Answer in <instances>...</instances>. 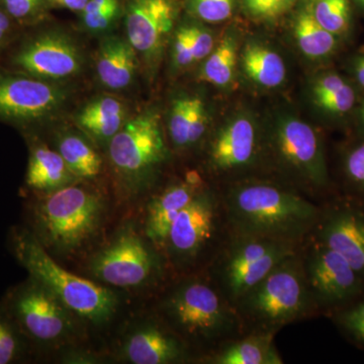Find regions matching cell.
<instances>
[{"label":"cell","mask_w":364,"mask_h":364,"mask_svg":"<svg viewBox=\"0 0 364 364\" xmlns=\"http://www.w3.org/2000/svg\"><path fill=\"white\" fill-rule=\"evenodd\" d=\"M228 233L301 244L312 234L322 205L293 186L241 179L221 193Z\"/></svg>","instance_id":"6da1fadb"},{"label":"cell","mask_w":364,"mask_h":364,"mask_svg":"<svg viewBox=\"0 0 364 364\" xmlns=\"http://www.w3.org/2000/svg\"><path fill=\"white\" fill-rule=\"evenodd\" d=\"M26 208L28 228L48 252L70 255L95 239L105 218L104 198L83 186L33 195Z\"/></svg>","instance_id":"7a4b0ae2"},{"label":"cell","mask_w":364,"mask_h":364,"mask_svg":"<svg viewBox=\"0 0 364 364\" xmlns=\"http://www.w3.org/2000/svg\"><path fill=\"white\" fill-rule=\"evenodd\" d=\"M160 311L189 348L193 345L212 352L244 334L236 309L210 277L182 280L162 299Z\"/></svg>","instance_id":"3957f363"},{"label":"cell","mask_w":364,"mask_h":364,"mask_svg":"<svg viewBox=\"0 0 364 364\" xmlns=\"http://www.w3.org/2000/svg\"><path fill=\"white\" fill-rule=\"evenodd\" d=\"M9 246L30 277L51 291L73 315L102 325L116 314L119 301L112 289L64 269L28 228L14 227Z\"/></svg>","instance_id":"277c9868"},{"label":"cell","mask_w":364,"mask_h":364,"mask_svg":"<svg viewBox=\"0 0 364 364\" xmlns=\"http://www.w3.org/2000/svg\"><path fill=\"white\" fill-rule=\"evenodd\" d=\"M244 333L277 335L282 328L317 315L299 250L273 268L235 305Z\"/></svg>","instance_id":"5b68a950"},{"label":"cell","mask_w":364,"mask_h":364,"mask_svg":"<svg viewBox=\"0 0 364 364\" xmlns=\"http://www.w3.org/2000/svg\"><path fill=\"white\" fill-rule=\"evenodd\" d=\"M301 244L228 233L213 259L210 279L235 306L273 268L298 252Z\"/></svg>","instance_id":"8992f818"},{"label":"cell","mask_w":364,"mask_h":364,"mask_svg":"<svg viewBox=\"0 0 364 364\" xmlns=\"http://www.w3.org/2000/svg\"><path fill=\"white\" fill-rule=\"evenodd\" d=\"M227 236L221 195L203 188L172 223L163 249L176 267L188 268L208 251L217 254Z\"/></svg>","instance_id":"52a82bcc"},{"label":"cell","mask_w":364,"mask_h":364,"mask_svg":"<svg viewBox=\"0 0 364 364\" xmlns=\"http://www.w3.org/2000/svg\"><path fill=\"white\" fill-rule=\"evenodd\" d=\"M77 43L60 31L23 28L0 57V65L31 77L57 82L78 75L83 68Z\"/></svg>","instance_id":"ba28073f"},{"label":"cell","mask_w":364,"mask_h":364,"mask_svg":"<svg viewBox=\"0 0 364 364\" xmlns=\"http://www.w3.org/2000/svg\"><path fill=\"white\" fill-rule=\"evenodd\" d=\"M268 150L280 170L293 177L299 191L309 198L329 186L324 148L310 124L294 117L279 119Z\"/></svg>","instance_id":"9c48e42d"},{"label":"cell","mask_w":364,"mask_h":364,"mask_svg":"<svg viewBox=\"0 0 364 364\" xmlns=\"http://www.w3.org/2000/svg\"><path fill=\"white\" fill-rule=\"evenodd\" d=\"M306 286L318 313H335L363 298L364 279L340 254L309 236L299 248Z\"/></svg>","instance_id":"30bf717a"},{"label":"cell","mask_w":364,"mask_h":364,"mask_svg":"<svg viewBox=\"0 0 364 364\" xmlns=\"http://www.w3.org/2000/svg\"><path fill=\"white\" fill-rule=\"evenodd\" d=\"M67 102V91L55 82L31 77L0 65V122L33 135L56 116Z\"/></svg>","instance_id":"8fae6325"},{"label":"cell","mask_w":364,"mask_h":364,"mask_svg":"<svg viewBox=\"0 0 364 364\" xmlns=\"http://www.w3.org/2000/svg\"><path fill=\"white\" fill-rule=\"evenodd\" d=\"M88 270L107 286L132 289L145 286L159 275L162 262L149 239L126 228L93 255Z\"/></svg>","instance_id":"7c38bea8"},{"label":"cell","mask_w":364,"mask_h":364,"mask_svg":"<svg viewBox=\"0 0 364 364\" xmlns=\"http://www.w3.org/2000/svg\"><path fill=\"white\" fill-rule=\"evenodd\" d=\"M2 304L30 346L54 344L65 338L73 327L70 311L32 277L13 287Z\"/></svg>","instance_id":"4fadbf2b"},{"label":"cell","mask_w":364,"mask_h":364,"mask_svg":"<svg viewBox=\"0 0 364 364\" xmlns=\"http://www.w3.org/2000/svg\"><path fill=\"white\" fill-rule=\"evenodd\" d=\"M107 147L112 165L124 181H144L166 157L159 114L146 112L129 119Z\"/></svg>","instance_id":"5bb4252c"},{"label":"cell","mask_w":364,"mask_h":364,"mask_svg":"<svg viewBox=\"0 0 364 364\" xmlns=\"http://www.w3.org/2000/svg\"><path fill=\"white\" fill-rule=\"evenodd\" d=\"M352 203L322 205L311 236L350 263L364 279V210Z\"/></svg>","instance_id":"9a60e30c"},{"label":"cell","mask_w":364,"mask_h":364,"mask_svg":"<svg viewBox=\"0 0 364 364\" xmlns=\"http://www.w3.org/2000/svg\"><path fill=\"white\" fill-rule=\"evenodd\" d=\"M173 0H127V39L143 58L152 60L162 49L176 21Z\"/></svg>","instance_id":"2e32d148"},{"label":"cell","mask_w":364,"mask_h":364,"mask_svg":"<svg viewBox=\"0 0 364 364\" xmlns=\"http://www.w3.org/2000/svg\"><path fill=\"white\" fill-rule=\"evenodd\" d=\"M260 148L255 124L246 117H238L218 132L208 144V165L218 176H234L256 164Z\"/></svg>","instance_id":"e0dca14e"},{"label":"cell","mask_w":364,"mask_h":364,"mask_svg":"<svg viewBox=\"0 0 364 364\" xmlns=\"http://www.w3.org/2000/svg\"><path fill=\"white\" fill-rule=\"evenodd\" d=\"M167 328L157 324L139 327L124 341V358L134 364H171L188 361L191 348L178 335Z\"/></svg>","instance_id":"ac0fdd59"},{"label":"cell","mask_w":364,"mask_h":364,"mask_svg":"<svg viewBox=\"0 0 364 364\" xmlns=\"http://www.w3.org/2000/svg\"><path fill=\"white\" fill-rule=\"evenodd\" d=\"M203 188L200 179L188 178L170 184L151 200L146 215L145 234L155 247L164 248L172 223Z\"/></svg>","instance_id":"d6986e66"},{"label":"cell","mask_w":364,"mask_h":364,"mask_svg":"<svg viewBox=\"0 0 364 364\" xmlns=\"http://www.w3.org/2000/svg\"><path fill=\"white\" fill-rule=\"evenodd\" d=\"M28 167L25 188L32 195H45L75 183L77 177L71 171L58 151L51 149L35 136H28Z\"/></svg>","instance_id":"ffe728a7"},{"label":"cell","mask_w":364,"mask_h":364,"mask_svg":"<svg viewBox=\"0 0 364 364\" xmlns=\"http://www.w3.org/2000/svg\"><path fill=\"white\" fill-rule=\"evenodd\" d=\"M274 338L272 333H244L210 352L203 360L210 364H282Z\"/></svg>","instance_id":"44dd1931"},{"label":"cell","mask_w":364,"mask_h":364,"mask_svg":"<svg viewBox=\"0 0 364 364\" xmlns=\"http://www.w3.org/2000/svg\"><path fill=\"white\" fill-rule=\"evenodd\" d=\"M138 69V54L128 39L111 36L100 43L97 57V77L112 90L129 87Z\"/></svg>","instance_id":"7402d4cb"},{"label":"cell","mask_w":364,"mask_h":364,"mask_svg":"<svg viewBox=\"0 0 364 364\" xmlns=\"http://www.w3.org/2000/svg\"><path fill=\"white\" fill-rule=\"evenodd\" d=\"M74 122L87 138L109 145L127 122L126 107L117 97L102 95L83 105Z\"/></svg>","instance_id":"603a6c76"},{"label":"cell","mask_w":364,"mask_h":364,"mask_svg":"<svg viewBox=\"0 0 364 364\" xmlns=\"http://www.w3.org/2000/svg\"><path fill=\"white\" fill-rule=\"evenodd\" d=\"M57 151L78 179H92L100 176L102 157L85 136L77 133L60 136Z\"/></svg>","instance_id":"cb8c5ba5"},{"label":"cell","mask_w":364,"mask_h":364,"mask_svg":"<svg viewBox=\"0 0 364 364\" xmlns=\"http://www.w3.org/2000/svg\"><path fill=\"white\" fill-rule=\"evenodd\" d=\"M242 64L248 77L264 87H277L286 78V66L282 57L265 46H246L242 54Z\"/></svg>","instance_id":"d4e9b609"},{"label":"cell","mask_w":364,"mask_h":364,"mask_svg":"<svg viewBox=\"0 0 364 364\" xmlns=\"http://www.w3.org/2000/svg\"><path fill=\"white\" fill-rule=\"evenodd\" d=\"M294 37L299 49L310 58H322L334 51L336 36L328 32L314 18L312 11L299 14L294 23Z\"/></svg>","instance_id":"484cf974"},{"label":"cell","mask_w":364,"mask_h":364,"mask_svg":"<svg viewBox=\"0 0 364 364\" xmlns=\"http://www.w3.org/2000/svg\"><path fill=\"white\" fill-rule=\"evenodd\" d=\"M236 60V41L231 36H225L221 44L205 61L200 78L215 86L229 85L233 78Z\"/></svg>","instance_id":"4316f807"},{"label":"cell","mask_w":364,"mask_h":364,"mask_svg":"<svg viewBox=\"0 0 364 364\" xmlns=\"http://www.w3.org/2000/svg\"><path fill=\"white\" fill-rule=\"evenodd\" d=\"M30 347L25 335L0 301V364L23 360L28 355Z\"/></svg>","instance_id":"83f0119b"},{"label":"cell","mask_w":364,"mask_h":364,"mask_svg":"<svg viewBox=\"0 0 364 364\" xmlns=\"http://www.w3.org/2000/svg\"><path fill=\"white\" fill-rule=\"evenodd\" d=\"M312 14L316 21L333 35H343L350 26L349 0H316Z\"/></svg>","instance_id":"f1b7e54d"},{"label":"cell","mask_w":364,"mask_h":364,"mask_svg":"<svg viewBox=\"0 0 364 364\" xmlns=\"http://www.w3.org/2000/svg\"><path fill=\"white\" fill-rule=\"evenodd\" d=\"M81 21L91 33H104L112 28L121 14L119 0H90L81 11Z\"/></svg>","instance_id":"f546056e"},{"label":"cell","mask_w":364,"mask_h":364,"mask_svg":"<svg viewBox=\"0 0 364 364\" xmlns=\"http://www.w3.org/2000/svg\"><path fill=\"white\" fill-rule=\"evenodd\" d=\"M0 6L21 28L39 25L50 7L49 0H0Z\"/></svg>","instance_id":"4dcf8cb0"},{"label":"cell","mask_w":364,"mask_h":364,"mask_svg":"<svg viewBox=\"0 0 364 364\" xmlns=\"http://www.w3.org/2000/svg\"><path fill=\"white\" fill-rule=\"evenodd\" d=\"M193 97H181L174 100L169 117V135L171 142L178 149L188 148V129L191 123Z\"/></svg>","instance_id":"1f68e13d"},{"label":"cell","mask_w":364,"mask_h":364,"mask_svg":"<svg viewBox=\"0 0 364 364\" xmlns=\"http://www.w3.org/2000/svg\"><path fill=\"white\" fill-rule=\"evenodd\" d=\"M334 320L354 343L364 347V298L335 312Z\"/></svg>","instance_id":"d6a6232c"},{"label":"cell","mask_w":364,"mask_h":364,"mask_svg":"<svg viewBox=\"0 0 364 364\" xmlns=\"http://www.w3.org/2000/svg\"><path fill=\"white\" fill-rule=\"evenodd\" d=\"M343 169L352 193L364 203V142L353 146L345 154Z\"/></svg>","instance_id":"836d02e7"},{"label":"cell","mask_w":364,"mask_h":364,"mask_svg":"<svg viewBox=\"0 0 364 364\" xmlns=\"http://www.w3.org/2000/svg\"><path fill=\"white\" fill-rule=\"evenodd\" d=\"M234 0H189L193 16L207 23H221L233 14Z\"/></svg>","instance_id":"e575fe53"},{"label":"cell","mask_w":364,"mask_h":364,"mask_svg":"<svg viewBox=\"0 0 364 364\" xmlns=\"http://www.w3.org/2000/svg\"><path fill=\"white\" fill-rule=\"evenodd\" d=\"M315 100L321 109L330 112V114L342 116V114L351 111L355 104L356 97L353 88L347 82L339 90L322 95V97H316Z\"/></svg>","instance_id":"d590c367"},{"label":"cell","mask_w":364,"mask_h":364,"mask_svg":"<svg viewBox=\"0 0 364 364\" xmlns=\"http://www.w3.org/2000/svg\"><path fill=\"white\" fill-rule=\"evenodd\" d=\"M294 0H244L249 14L258 18H275L286 13Z\"/></svg>","instance_id":"8d00e7d4"},{"label":"cell","mask_w":364,"mask_h":364,"mask_svg":"<svg viewBox=\"0 0 364 364\" xmlns=\"http://www.w3.org/2000/svg\"><path fill=\"white\" fill-rule=\"evenodd\" d=\"M208 127L207 112L205 104L200 98L193 97L191 123L188 129V148L200 142L205 135Z\"/></svg>","instance_id":"74e56055"},{"label":"cell","mask_w":364,"mask_h":364,"mask_svg":"<svg viewBox=\"0 0 364 364\" xmlns=\"http://www.w3.org/2000/svg\"><path fill=\"white\" fill-rule=\"evenodd\" d=\"M188 26L189 39H191V48H193V57L196 61L205 59L213 51L214 48V39L212 33L205 28L196 26Z\"/></svg>","instance_id":"f35d334b"},{"label":"cell","mask_w":364,"mask_h":364,"mask_svg":"<svg viewBox=\"0 0 364 364\" xmlns=\"http://www.w3.org/2000/svg\"><path fill=\"white\" fill-rule=\"evenodd\" d=\"M173 59L178 67H186L195 62L188 26L179 28L173 45Z\"/></svg>","instance_id":"ab89813d"},{"label":"cell","mask_w":364,"mask_h":364,"mask_svg":"<svg viewBox=\"0 0 364 364\" xmlns=\"http://www.w3.org/2000/svg\"><path fill=\"white\" fill-rule=\"evenodd\" d=\"M23 28L0 6V57L18 39Z\"/></svg>","instance_id":"60d3db41"},{"label":"cell","mask_w":364,"mask_h":364,"mask_svg":"<svg viewBox=\"0 0 364 364\" xmlns=\"http://www.w3.org/2000/svg\"><path fill=\"white\" fill-rule=\"evenodd\" d=\"M346 83V81L338 74H327V75L322 76L316 82L315 86H314V95H315V98L322 97V95H328V93L339 90L340 87H342Z\"/></svg>","instance_id":"b9f144b4"},{"label":"cell","mask_w":364,"mask_h":364,"mask_svg":"<svg viewBox=\"0 0 364 364\" xmlns=\"http://www.w3.org/2000/svg\"><path fill=\"white\" fill-rule=\"evenodd\" d=\"M90 0H49L50 6H58L68 11L81 13Z\"/></svg>","instance_id":"7bdbcfd3"},{"label":"cell","mask_w":364,"mask_h":364,"mask_svg":"<svg viewBox=\"0 0 364 364\" xmlns=\"http://www.w3.org/2000/svg\"><path fill=\"white\" fill-rule=\"evenodd\" d=\"M354 74L358 79L359 85L364 87V55L359 56L354 61Z\"/></svg>","instance_id":"ee69618b"},{"label":"cell","mask_w":364,"mask_h":364,"mask_svg":"<svg viewBox=\"0 0 364 364\" xmlns=\"http://www.w3.org/2000/svg\"><path fill=\"white\" fill-rule=\"evenodd\" d=\"M361 119H363V124H364V105L361 109Z\"/></svg>","instance_id":"f6af8a7d"},{"label":"cell","mask_w":364,"mask_h":364,"mask_svg":"<svg viewBox=\"0 0 364 364\" xmlns=\"http://www.w3.org/2000/svg\"><path fill=\"white\" fill-rule=\"evenodd\" d=\"M359 1H360L361 4H364V0H359Z\"/></svg>","instance_id":"bcb514c9"}]
</instances>
